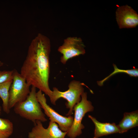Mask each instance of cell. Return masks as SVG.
Returning a JSON list of instances; mask_svg holds the SVG:
<instances>
[{"label": "cell", "mask_w": 138, "mask_h": 138, "mask_svg": "<svg viewBox=\"0 0 138 138\" xmlns=\"http://www.w3.org/2000/svg\"><path fill=\"white\" fill-rule=\"evenodd\" d=\"M94 110L91 102L87 99V93L84 92L81 96V100L73 108L74 114L73 123L66 134L69 137L76 138L82 134L85 127L82 123V119L87 113Z\"/></svg>", "instance_id": "4"}, {"label": "cell", "mask_w": 138, "mask_h": 138, "mask_svg": "<svg viewBox=\"0 0 138 138\" xmlns=\"http://www.w3.org/2000/svg\"><path fill=\"white\" fill-rule=\"evenodd\" d=\"M51 51L49 38L38 33L29 46L20 73L30 86L38 89L49 98L52 92L49 84Z\"/></svg>", "instance_id": "1"}, {"label": "cell", "mask_w": 138, "mask_h": 138, "mask_svg": "<svg viewBox=\"0 0 138 138\" xmlns=\"http://www.w3.org/2000/svg\"><path fill=\"white\" fill-rule=\"evenodd\" d=\"M116 14V21L120 29L134 28L138 25L137 13L128 5L118 7Z\"/></svg>", "instance_id": "9"}, {"label": "cell", "mask_w": 138, "mask_h": 138, "mask_svg": "<svg viewBox=\"0 0 138 138\" xmlns=\"http://www.w3.org/2000/svg\"><path fill=\"white\" fill-rule=\"evenodd\" d=\"M85 47L80 38L77 37H67L58 49V51L62 54L60 59L61 62L65 64L69 59L84 54L86 52Z\"/></svg>", "instance_id": "6"}, {"label": "cell", "mask_w": 138, "mask_h": 138, "mask_svg": "<svg viewBox=\"0 0 138 138\" xmlns=\"http://www.w3.org/2000/svg\"><path fill=\"white\" fill-rule=\"evenodd\" d=\"M36 96L41 108L50 121L57 123L61 131L67 132L72 124L73 117L71 116L65 117L56 112L48 104L44 94L41 91L39 90L37 92Z\"/></svg>", "instance_id": "7"}, {"label": "cell", "mask_w": 138, "mask_h": 138, "mask_svg": "<svg viewBox=\"0 0 138 138\" xmlns=\"http://www.w3.org/2000/svg\"><path fill=\"white\" fill-rule=\"evenodd\" d=\"M114 68L113 71L107 77L97 82L98 85L101 86L103 85V83L113 75L119 73H124L129 75L131 77H137L138 76V69L134 68L129 70H122L118 68L116 65L113 64Z\"/></svg>", "instance_id": "14"}, {"label": "cell", "mask_w": 138, "mask_h": 138, "mask_svg": "<svg viewBox=\"0 0 138 138\" xmlns=\"http://www.w3.org/2000/svg\"><path fill=\"white\" fill-rule=\"evenodd\" d=\"M138 111L125 112L123 118L117 125L120 133L127 132L130 129L138 126Z\"/></svg>", "instance_id": "11"}, {"label": "cell", "mask_w": 138, "mask_h": 138, "mask_svg": "<svg viewBox=\"0 0 138 138\" xmlns=\"http://www.w3.org/2000/svg\"><path fill=\"white\" fill-rule=\"evenodd\" d=\"M1 107L0 106V115L1 114Z\"/></svg>", "instance_id": "16"}, {"label": "cell", "mask_w": 138, "mask_h": 138, "mask_svg": "<svg viewBox=\"0 0 138 138\" xmlns=\"http://www.w3.org/2000/svg\"><path fill=\"white\" fill-rule=\"evenodd\" d=\"M36 93V88L32 86L30 92L26 99L17 103L14 107L15 113L34 123L37 121L42 122L47 121L37 100Z\"/></svg>", "instance_id": "2"}, {"label": "cell", "mask_w": 138, "mask_h": 138, "mask_svg": "<svg viewBox=\"0 0 138 138\" xmlns=\"http://www.w3.org/2000/svg\"><path fill=\"white\" fill-rule=\"evenodd\" d=\"M88 117L92 121L95 126L93 138H99L112 134L120 133L118 125L115 123H101L90 115H89Z\"/></svg>", "instance_id": "10"}, {"label": "cell", "mask_w": 138, "mask_h": 138, "mask_svg": "<svg viewBox=\"0 0 138 138\" xmlns=\"http://www.w3.org/2000/svg\"><path fill=\"white\" fill-rule=\"evenodd\" d=\"M13 78L9 91L8 105L10 109L17 103L25 100L30 90V86L23 77L16 69H14Z\"/></svg>", "instance_id": "5"}, {"label": "cell", "mask_w": 138, "mask_h": 138, "mask_svg": "<svg viewBox=\"0 0 138 138\" xmlns=\"http://www.w3.org/2000/svg\"><path fill=\"white\" fill-rule=\"evenodd\" d=\"M68 89L64 91L59 90L56 87L53 88L52 94L50 98L51 103L56 105V101L60 98H63L67 101L65 105L69 110L66 114L67 116L73 113L74 106L79 102L81 100V96L84 92L83 84L79 81L73 80L69 83Z\"/></svg>", "instance_id": "3"}, {"label": "cell", "mask_w": 138, "mask_h": 138, "mask_svg": "<svg viewBox=\"0 0 138 138\" xmlns=\"http://www.w3.org/2000/svg\"><path fill=\"white\" fill-rule=\"evenodd\" d=\"M14 70L0 71V83L13 80Z\"/></svg>", "instance_id": "15"}, {"label": "cell", "mask_w": 138, "mask_h": 138, "mask_svg": "<svg viewBox=\"0 0 138 138\" xmlns=\"http://www.w3.org/2000/svg\"><path fill=\"white\" fill-rule=\"evenodd\" d=\"M13 80L0 83V97L3 101L4 111L7 114L10 112L8 105L9 91Z\"/></svg>", "instance_id": "12"}, {"label": "cell", "mask_w": 138, "mask_h": 138, "mask_svg": "<svg viewBox=\"0 0 138 138\" xmlns=\"http://www.w3.org/2000/svg\"><path fill=\"white\" fill-rule=\"evenodd\" d=\"M34 126L29 132L28 138H65L67 132H64L59 128L56 123L50 121L48 127L45 128L42 122L36 121Z\"/></svg>", "instance_id": "8"}, {"label": "cell", "mask_w": 138, "mask_h": 138, "mask_svg": "<svg viewBox=\"0 0 138 138\" xmlns=\"http://www.w3.org/2000/svg\"><path fill=\"white\" fill-rule=\"evenodd\" d=\"M13 124L9 120L0 118V138H8L12 134Z\"/></svg>", "instance_id": "13"}]
</instances>
